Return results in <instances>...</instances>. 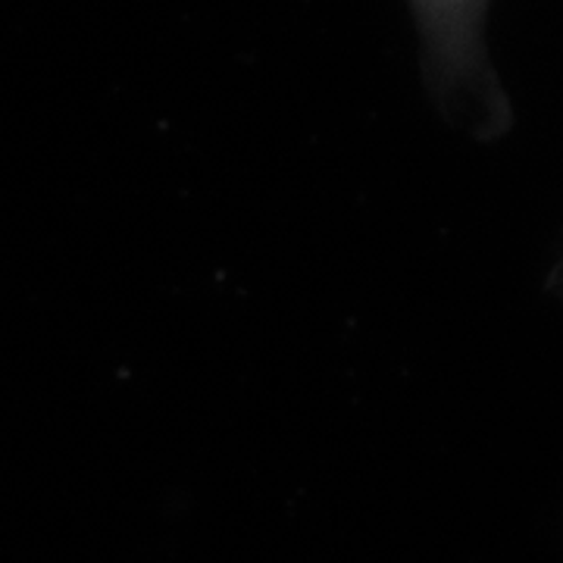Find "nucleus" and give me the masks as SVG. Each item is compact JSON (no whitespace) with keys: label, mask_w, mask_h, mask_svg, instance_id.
Masks as SVG:
<instances>
[{"label":"nucleus","mask_w":563,"mask_h":563,"mask_svg":"<svg viewBox=\"0 0 563 563\" xmlns=\"http://www.w3.org/2000/svg\"><path fill=\"white\" fill-rule=\"evenodd\" d=\"M473 0H410L417 25L426 41V54L432 57L435 69H442L457 57V44H461V20L470 10Z\"/></svg>","instance_id":"f257e3e1"}]
</instances>
